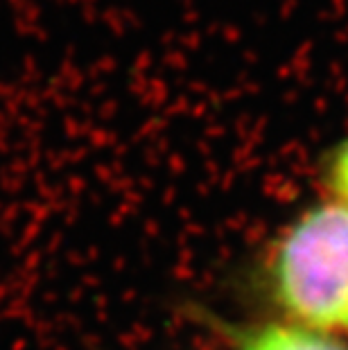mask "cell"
I'll list each match as a JSON object with an SVG mask.
<instances>
[{"instance_id": "cell-1", "label": "cell", "mask_w": 348, "mask_h": 350, "mask_svg": "<svg viewBox=\"0 0 348 350\" xmlns=\"http://www.w3.org/2000/svg\"><path fill=\"white\" fill-rule=\"evenodd\" d=\"M269 280L278 305L299 325L348 334V208H310L283 233Z\"/></svg>"}, {"instance_id": "cell-2", "label": "cell", "mask_w": 348, "mask_h": 350, "mask_svg": "<svg viewBox=\"0 0 348 350\" xmlns=\"http://www.w3.org/2000/svg\"><path fill=\"white\" fill-rule=\"evenodd\" d=\"M242 350H348V346L299 323H271L247 334Z\"/></svg>"}, {"instance_id": "cell-3", "label": "cell", "mask_w": 348, "mask_h": 350, "mask_svg": "<svg viewBox=\"0 0 348 350\" xmlns=\"http://www.w3.org/2000/svg\"><path fill=\"white\" fill-rule=\"evenodd\" d=\"M330 185L335 190L337 201L348 208V140L337 147L330 163Z\"/></svg>"}]
</instances>
